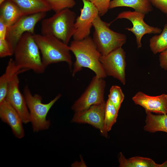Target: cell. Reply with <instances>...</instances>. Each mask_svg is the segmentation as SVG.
Returning <instances> with one entry per match:
<instances>
[{"label": "cell", "mask_w": 167, "mask_h": 167, "mask_svg": "<svg viewBox=\"0 0 167 167\" xmlns=\"http://www.w3.org/2000/svg\"><path fill=\"white\" fill-rule=\"evenodd\" d=\"M118 111L108 99L106 102L104 119L105 129L108 132L111 130L112 127L116 123Z\"/></svg>", "instance_id": "603a6c76"}, {"label": "cell", "mask_w": 167, "mask_h": 167, "mask_svg": "<svg viewBox=\"0 0 167 167\" xmlns=\"http://www.w3.org/2000/svg\"><path fill=\"white\" fill-rule=\"evenodd\" d=\"M119 7H131L145 14L152 10L150 0H113L110 2L109 9Z\"/></svg>", "instance_id": "44dd1931"}, {"label": "cell", "mask_w": 167, "mask_h": 167, "mask_svg": "<svg viewBox=\"0 0 167 167\" xmlns=\"http://www.w3.org/2000/svg\"><path fill=\"white\" fill-rule=\"evenodd\" d=\"M120 167H167L165 161L160 164L151 158L139 156L126 158L122 153L120 152L118 157Z\"/></svg>", "instance_id": "d6986e66"}, {"label": "cell", "mask_w": 167, "mask_h": 167, "mask_svg": "<svg viewBox=\"0 0 167 167\" xmlns=\"http://www.w3.org/2000/svg\"><path fill=\"white\" fill-rule=\"evenodd\" d=\"M146 113L145 125L143 129L146 131L153 133L162 131L167 133V114H154L148 111Z\"/></svg>", "instance_id": "ffe728a7"}, {"label": "cell", "mask_w": 167, "mask_h": 167, "mask_svg": "<svg viewBox=\"0 0 167 167\" xmlns=\"http://www.w3.org/2000/svg\"><path fill=\"white\" fill-rule=\"evenodd\" d=\"M97 8L99 15L102 16L105 14L109 9L111 0H90Z\"/></svg>", "instance_id": "484cf974"}, {"label": "cell", "mask_w": 167, "mask_h": 167, "mask_svg": "<svg viewBox=\"0 0 167 167\" xmlns=\"http://www.w3.org/2000/svg\"><path fill=\"white\" fill-rule=\"evenodd\" d=\"M0 118L10 126L16 137L20 139L24 137L22 120L18 112L6 100L0 103Z\"/></svg>", "instance_id": "9a60e30c"}, {"label": "cell", "mask_w": 167, "mask_h": 167, "mask_svg": "<svg viewBox=\"0 0 167 167\" xmlns=\"http://www.w3.org/2000/svg\"><path fill=\"white\" fill-rule=\"evenodd\" d=\"M150 49L154 54L161 53L167 49V23L159 35H155L149 40Z\"/></svg>", "instance_id": "7402d4cb"}, {"label": "cell", "mask_w": 167, "mask_h": 167, "mask_svg": "<svg viewBox=\"0 0 167 167\" xmlns=\"http://www.w3.org/2000/svg\"><path fill=\"white\" fill-rule=\"evenodd\" d=\"M83 6L80 9V13L75 19L74 40H81L89 36L93 22L99 15L98 11L90 0H81Z\"/></svg>", "instance_id": "8fae6325"}, {"label": "cell", "mask_w": 167, "mask_h": 167, "mask_svg": "<svg viewBox=\"0 0 167 167\" xmlns=\"http://www.w3.org/2000/svg\"><path fill=\"white\" fill-rule=\"evenodd\" d=\"M19 7L24 15L41 12H46L51 10L46 0H11Z\"/></svg>", "instance_id": "2e32d148"}, {"label": "cell", "mask_w": 167, "mask_h": 167, "mask_svg": "<svg viewBox=\"0 0 167 167\" xmlns=\"http://www.w3.org/2000/svg\"><path fill=\"white\" fill-rule=\"evenodd\" d=\"M72 166L73 167H78V166H81V167H85L86 166V165L84 162V161H80V162H77L76 163V162H75V163H73L72 165Z\"/></svg>", "instance_id": "4dcf8cb0"}, {"label": "cell", "mask_w": 167, "mask_h": 167, "mask_svg": "<svg viewBox=\"0 0 167 167\" xmlns=\"http://www.w3.org/2000/svg\"><path fill=\"white\" fill-rule=\"evenodd\" d=\"M132 100L136 105L144 108L145 111L158 114H167V94L152 96L139 92L132 97Z\"/></svg>", "instance_id": "5bb4252c"}, {"label": "cell", "mask_w": 167, "mask_h": 167, "mask_svg": "<svg viewBox=\"0 0 167 167\" xmlns=\"http://www.w3.org/2000/svg\"><path fill=\"white\" fill-rule=\"evenodd\" d=\"M155 7L162 12L167 14V0H150Z\"/></svg>", "instance_id": "83f0119b"}, {"label": "cell", "mask_w": 167, "mask_h": 167, "mask_svg": "<svg viewBox=\"0 0 167 167\" xmlns=\"http://www.w3.org/2000/svg\"><path fill=\"white\" fill-rule=\"evenodd\" d=\"M52 10L55 12L66 8L73 7L75 5L74 0H46Z\"/></svg>", "instance_id": "d4e9b609"}, {"label": "cell", "mask_w": 167, "mask_h": 167, "mask_svg": "<svg viewBox=\"0 0 167 167\" xmlns=\"http://www.w3.org/2000/svg\"><path fill=\"white\" fill-rule=\"evenodd\" d=\"M27 71L17 66L12 59L9 60L5 72L0 77V103L5 100L9 84L13 78Z\"/></svg>", "instance_id": "e0dca14e"}, {"label": "cell", "mask_w": 167, "mask_h": 167, "mask_svg": "<svg viewBox=\"0 0 167 167\" xmlns=\"http://www.w3.org/2000/svg\"><path fill=\"white\" fill-rule=\"evenodd\" d=\"M0 5V19L8 27L24 16L19 7L11 0H6Z\"/></svg>", "instance_id": "ac0fdd59"}, {"label": "cell", "mask_w": 167, "mask_h": 167, "mask_svg": "<svg viewBox=\"0 0 167 167\" xmlns=\"http://www.w3.org/2000/svg\"><path fill=\"white\" fill-rule=\"evenodd\" d=\"M23 93L33 131L38 132L48 129L50 122L49 120L46 119L47 114L53 105L61 97V95L59 94L49 102L44 104L42 102L41 96L38 94L33 95L27 85L24 88Z\"/></svg>", "instance_id": "8992f818"}, {"label": "cell", "mask_w": 167, "mask_h": 167, "mask_svg": "<svg viewBox=\"0 0 167 167\" xmlns=\"http://www.w3.org/2000/svg\"><path fill=\"white\" fill-rule=\"evenodd\" d=\"M75 13L69 8L57 12L44 18L41 22V34L55 37L67 45L74 32Z\"/></svg>", "instance_id": "3957f363"}, {"label": "cell", "mask_w": 167, "mask_h": 167, "mask_svg": "<svg viewBox=\"0 0 167 167\" xmlns=\"http://www.w3.org/2000/svg\"><path fill=\"white\" fill-rule=\"evenodd\" d=\"M110 25V24L102 20L99 15L95 18L92 23L94 31L92 39L103 55L122 47L126 41L125 34L112 30L109 28Z\"/></svg>", "instance_id": "5b68a950"}, {"label": "cell", "mask_w": 167, "mask_h": 167, "mask_svg": "<svg viewBox=\"0 0 167 167\" xmlns=\"http://www.w3.org/2000/svg\"><path fill=\"white\" fill-rule=\"evenodd\" d=\"M5 0H0V4L2 3Z\"/></svg>", "instance_id": "1f68e13d"}, {"label": "cell", "mask_w": 167, "mask_h": 167, "mask_svg": "<svg viewBox=\"0 0 167 167\" xmlns=\"http://www.w3.org/2000/svg\"><path fill=\"white\" fill-rule=\"evenodd\" d=\"M14 53L6 39H0V57L1 58L12 55Z\"/></svg>", "instance_id": "4316f807"}, {"label": "cell", "mask_w": 167, "mask_h": 167, "mask_svg": "<svg viewBox=\"0 0 167 167\" xmlns=\"http://www.w3.org/2000/svg\"><path fill=\"white\" fill-rule=\"evenodd\" d=\"M18 75H15L11 81L6 97V100L16 110L23 123L30 122L29 110L25 97L20 92Z\"/></svg>", "instance_id": "4fadbf2b"}, {"label": "cell", "mask_w": 167, "mask_h": 167, "mask_svg": "<svg viewBox=\"0 0 167 167\" xmlns=\"http://www.w3.org/2000/svg\"><path fill=\"white\" fill-rule=\"evenodd\" d=\"M100 60L107 76L117 79L123 85L126 84V53L122 47L107 55H101Z\"/></svg>", "instance_id": "9c48e42d"}, {"label": "cell", "mask_w": 167, "mask_h": 167, "mask_svg": "<svg viewBox=\"0 0 167 167\" xmlns=\"http://www.w3.org/2000/svg\"><path fill=\"white\" fill-rule=\"evenodd\" d=\"M7 27L3 21L0 19V39H6Z\"/></svg>", "instance_id": "f546056e"}, {"label": "cell", "mask_w": 167, "mask_h": 167, "mask_svg": "<svg viewBox=\"0 0 167 167\" xmlns=\"http://www.w3.org/2000/svg\"><path fill=\"white\" fill-rule=\"evenodd\" d=\"M166 17H167V14H166Z\"/></svg>", "instance_id": "d6a6232c"}, {"label": "cell", "mask_w": 167, "mask_h": 167, "mask_svg": "<svg viewBox=\"0 0 167 167\" xmlns=\"http://www.w3.org/2000/svg\"><path fill=\"white\" fill-rule=\"evenodd\" d=\"M106 101L92 106L88 109L75 113L71 121L79 123H87L98 129L101 134L106 137L108 132L104 126V119Z\"/></svg>", "instance_id": "7c38bea8"}, {"label": "cell", "mask_w": 167, "mask_h": 167, "mask_svg": "<svg viewBox=\"0 0 167 167\" xmlns=\"http://www.w3.org/2000/svg\"><path fill=\"white\" fill-rule=\"evenodd\" d=\"M104 79L96 75L93 77L84 91L72 106L71 109L75 113L84 111L92 105L105 101L106 83Z\"/></svg>", "instance_id": "52a82bcc"}, {"label": "cell", "mask_w": 167, "mask_h": 167, "mask_svg": "<svg viewBox=\"0 0 167 167\" xmlns=\"http://www.w3.org/2000/svg\"><path fill=\"white\" fill-rule=\"evenodd\" d=\"M46 15V12H41L23 16L7 27L6 39L13 53L18 42L24 34L28 32L35 34V26L44 19Z\"/></svg>", "instance_id": "ba28073f"}, {"label": "cell", "mask_w": 167, "mask_h": 167, "mask_svg": "<svg viewBox=\"0 0 167 167\" xmlns=\"http://www.w3.org/2000/svg\"></svg>", "instance_id": "836d02e7"}, {"label": "cell", "mask_w": 167, "mask_h": 167, "mask_svg": "<svg viewBox=\"0 0 167 167\" xmlns=\"http://www.w3.org/2000/svg\"><path fill=\"white\" fill-rule=\"evenodd\" d=\"M34 37L41 54L43 64L45 68L50 64L65 62L71 71L72 62L69 46L52 36L35 34Z\"/></svg>", "instance_id": "277c9868"}, {"label": "cell", "mask_w": 167, "mask_h": 167, "mask_svg": "<svg viewBox=\"0 0 167 167\" xmlns=\"http://www.w3.org/2000/svg\"><path fill=\"white\" fill-rule=\"evenodd\" d=\"M69 46L70 51L75 58L72 71V76L83 68H87L99 77L104 79L107 77L100 60L101 54L91 37L88 36L81 40H74Z\"/></svg>", "instance_id": "6da1fadb"}, {"label": "cell", "mask_w": 167, "mask_h": 167, "mask_svg": "<svg viewBox=\"0 0 167 167\" xmlns=\"http://www.w3.org/2000/svg\"><path fill=\"white\" fill-rule=\"evenodd\" d=\"M145 15L142 12L135 11H125L119 13L114 20L125 19L132 23L133 27L126 28L125 29L135 35L138 48L142 47L141 39L144 35L160 34L162 31L160 28L150 26L146 24L144 20Z\"/></svg>", "instance_id": "30bf717a"}, {"label": "cell", "mask_w": 167, "mask_h": 167, "mask_svg": "<svg viewBox=\"0 0 167 167\" xmlns=\"http://www.w3.org/2000/svg\"><path fill=\"white\" fill-rule=\"evenodd\" d=\"M34 35L27 32L18 42L14 54L16 65L21 69L31 70L37 74L43 73L45 69Z\"/></svg>", "instance_id": "7a4b0ae2"}, {"label": "cell", "mask_w": 167, "mask_h": 167, "mask_svg": "<svg viewBox=\"0 0 167 167\" xmlns=\"http://www.w3.org/2000/svg\"><path fill=\"white\" fill-rule=\"evenodd\" d=\"M159 61L160 67L165 70L167 71V49L160 53Z\"/></svg>", "instance_id": "f1b7e54d"}, {"label": "cell", "mask_w": 167, "mask_h": 167, "mask_svg": "<svg viewBox=\"0 0 167 167\" xmlns=\"http://www.w3.org/2000/svg\"><path fill=\"white\" fill-rule=\"evenodd\" d=\"M108 99L119 110L124 99V95L121 87L117 85L112 86L110 88Z\"/></svg>", "instance_id": "cb8c5ba5"}]
</instances>
